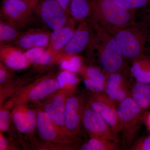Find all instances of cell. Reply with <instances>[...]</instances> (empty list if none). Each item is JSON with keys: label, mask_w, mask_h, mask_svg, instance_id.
Masks as SVG:
<instances>
[{"label": "cell", "mask_w": 150, "mask_h": 150, "mask_svg": "<svg viewBox=\"0 0 150 150\" xmlns=\"http://www.w3.org/2000/svg\"><path fill=\"white\" fill-rule=\"evenodd\" d=\"M91 22L94 33L87 49L96 56L98 67L107 75L127 67V62L113 36L98 23Z\"/></svg>", "instance_id": "1"}, {"label": "cell", "mask_w": 150, "mask_h": 150, "mask_svg": "<svg viewBox=\"0 0 150 150\" xmlns=\"http://www.w3.org/2000/svg\"><path fill=\"white\" fill-rule=\"evenodd\" d=\"M100 24L114 38L126 62H132L147 51L150 30L138 21L135 25L125 28Z\"/></svg>", "instance_id": "2"}, {"label": "cell", "mask_w": 150, "mask_h": 150, "mask_svg": "<svg viewBox=\"0 0 150 150\" xmlns=\"http://www.w3.org/2000/svg\"><path fill=\"white\" fill-rule=\"evenodd\" d=\"M92 5L91 21L118 28L129 27L138 23L137 13L122 8L114 0H92Z\"/></svg>", "instance_id": "3"}, {"label": "cell", "mask_w": 150, "mask_h": 150, "mask_svg": "<svg viewBox=\"0 0 150 150\" xmlns=\"http://www.w3.org/2000/svg\"><path fill=\"white\" fill-rule=\"evenodd\" d=\"M144 111L130 96L117 106L118 133L121 135L124 146L130 149L144 115Z\"/></svg>", "instance_id": "4"}, {"label": "cell", "mask_w": 150, "mask_h": 150, "mask_svg": "<svg viewBox=\"0 0 150 150\" xmlns=\"http://www.w3.org/2000/svg\"><path fill=\"white\" fill-rule=\"evenodd\" d=\"M94 33V28L90 21L79 23L71 39L63 49L52 57L50 65L59 63L67 57L78 55L88 49Z\"/></svg>", "instance_id": "5"}, {"label": "cell", "mask_w": 150, "mask_h": 150, "mask_svg": "<svg viewBox=\"0 0 150 150\" xmlns=\"http://www.w3.org/2000/svg\"><path fill=\"white\" fill-rule=\"evenodd\" d=\"M40 0H4L1 15L24 29L32 22Z\"/></svg>", "instance_id": "6"}, {"label": "cell", "mask_w": 150, "mask_h": 150, "mask_svg": "<svg viewBox=\"0 0 150 150\" xmlns=\"http://www.w3.org/2000/svg\"><path fill=\"white\" fill-rule=\"evenodd\" d=\"M86 104L84 99L74 93L69 97L66 102L64 124L67 135L74 141L81 134L82 117Z\"/></svg>", "instance_id": "7"}, {"label": "cell", "mask_w": 150, "mask_h": 150, "mask_svg": "<svg viewBox=\"0 0 150 150\" xmlns=\"http://www.w3.org/2000/svg\"><path fill=\"white\" fill-rule=\"evenodd\" d=\"M132 76L129 67L108 75L103 93L115 102L117 106L124 99L130 96Z\"/></svg>", "instance_id": "8"}, {"label": "cell", "mask_w": 150, "mask_h": 150, "mask_svg": "<svg viewBox=\"0 0 150 150\" xmlns=\"http://www.w3.org/2000/svg\"><path fill=\"white\" fill-rule=\"evenodd\" d=\"M82 125L90 138H98L119 143L115 135L104 119L87 103L84 109Z\"/></svg>", "instance_id": "9"}, {"label": "cell", "mask_w": 150, "mask_h": 150, "mask_svg": "<svg viewBox=\"0 0 150 150\" xmlns=\"http://www.w3.org/2000/svg\"><path fill=\"white\" fill-rule=\"evenodd\" d=\"M35 13L52 31L64 26L71 18L55 0H40Z\"/></svg>", "instance_id": "10"}, {"label": "cell", "mask_w": 150, "mask_h": 150, "mask_svg": "<svg viewBox=\"0 0 150 150\" xmlns=\"http://www.w3.org/2000/svg\"><path fill=\"white\" fill-rule=\"evenodd\" d=\"M87 104L104 119L113 133L118 137L117 105L115 102L104 93L91 92Z\"/></svg>", "instance_id": "11"}, {"label": "cell", "mask_w": 150, "mask_h": 150, "mask_svg": "<svg viewBox=\"0 0 150 150\" xmlns=\"http://www.w3.org/2000/svg\"><path fill=\"white\" fill-rule=\"evenodd\" d=\"M51 33V31L41 28L29 29L25 31L17 40L10 44L25 51L33 48H47Z\"/></svg>", "instance_id": "12"}, {"label": "cell", "mask_w": 150, "mask_h": 150, "mask_svg": "<svg viewBox=\"0 0 150 150\" xmlns=\"http://www.w3.org/2000/svg\"><path fill=\"white\" fill-rule=\"evenodd\" d=\"M0 56L1 62L11 69H23L30 64L24 52L11 44L0 43Z\"/></svg>", "instance_id": "13"}, {"label": "cell", "mask_w": 150, "mask_h": 150, "mask_svg": "<svg viewBox=\"0 0 150 150\" xmlns=\"http://www.w3.org/2000/svg\"><path fill=\"white\" fill-rule=\"evenodd\" d=\"M76 22L71 18L66 25L51 31L47 51L53 57L64 48L74 34Z\"/></svg>", "instance_id": "14"}, {"label": "cell", "mask_w": 150, "mask_h": 150, "mask_svg": "<svg viewBox=\"0 0 150 150\" xmlns=\"http://www.w3.org/2000/svg\"><path fill=\"white\" fill-rule=\"evenodd\" d=\"M36 128L40 137L47 142H60L66 138L68 142H73L61 133L44 111H39L37 113Z\"/></svg>", "instance_id": "15"}, {"label": "cell", "mask_w": 150, "mask_h": 150, "mask_svg": "<svg viewBox=\"0 0 150 150\" xmlns=\"http://www.w3.org/2000/svg\"><path fill=\"white\" fill-rule=\"evenodd\" d=\"M78 73L83 78L85 85L91 91L104 92L108 75L99 67L83 64Z\"/></svg>", "instance_id": "16"}, {"label": "cell", "mask_w": 150, "mask_h": 150, "mask_svg": "<svg viewBox=\"0 0 150 150\" xmlns=\"http://www.w3.org/2000/svg\"><path fill=\"white\" fill-rule=\"evenodd\" d=\"M37 113L34 110L20 105L13 110L12 118L18 131L23 134H30L36 128Z\"/></svg>", "instance_id": "17"}, {"label": "cell", "mask_w": 150, "mask_h": 150, "mask_svg": "<svg viewBox=\"0 0 150 150\" xmlns=\"http://www.w3.org/2000/svg\"><path fill=\"white\" fill-rule=\"evenodd\" d=\"M59 88L56 80L52 78L45 77L35 83L24 96L25 99L30 101L40 100L54 93Z\"/></svg>", "instance_id": "18"}, {"label": "cell", "mask_w": 150, "mask_h": 150, "mask_svg": "<svg viewBox=\"0 0 150 150\" xmlns=\"http://www.w3.org/2000/svg\"><path fill=\"white\" fill-rule=\"evenodd\" d=\"M131 63L130 73L135 81L150 83V51H147Z\"/></svg>", "instance_id": "19"}, {"label": "cell", "mask_w": 150, "mask_h": 150, "mask_svg": "<svg viewBox=\"0 0 150 150\" xmlns=\"http://www.w3.org/2000/svg\"><path fill=\"white\" fill-rule=\"evenodd\" d=\"M92 14V0H71L69 14L76 22L89 20Z\"/></svg>", "instance_id": "20"}, {"label": "cell", "mask_w": 150, "mask_h": 150, "mask_svg": "<svg viewBox=\"0 0 150 150\" xmlns=\"http://www.w3.org/2000/svg\"><path fill=\"white\" fill-rule=\"evenodd\" d=\"M25 31L24 29L0 15V43H13Z\"/></svg>", "instance_id": "21"}, {"label": "cell", "mask_w": 150, "mask_h": 150, "mask_svg": "<svg viewBox=\"0 0 150 150\" xmlns=\"http://www.w3.org/2000/svg\"><path fill=\"white\" fill-rule=\"evenodd\" d=\"M130 97L142 110L150 109V83L135 81L131 88Z\"/></svg>", "instance_id": "22"}, {"label": "cell", "mask_w": 150, "mask_h": 150, "mask_svg": "<svg viewBox=\"0 0 150 150\" xmlns=\"http://www.w3.org/2000/svg\"><path fill=\"white\" fill-rule=\"evenodd\" d=\"M24 53L30 64L42 66L51 64L52 56L48 53L46 48H31L25 51Z\"/></svg>", "instance_id": "23"}, {"label": "cell", "mask_w": 150, "mask_h": 150, "mask_svg": "<svg viewBox=\"0 0 150 150\" xmlns=\"http://www.w3.org/2000/svg\"><path fill=\"white\" fill-rule=\"evenodd\" d=\"M118 6L127 10L135 12L138 15L150 11V0H114Z\"/></svg>", "instance_id": "24"}, {"label": "cell", "mask_w": 150, "mask_h": 150, "mask_svg": "<svg viewBox=\"0 0 150 150\" xmlns=\"http://www.w3.org/2000/svg\"><path fill=\"white\" fill-rule=\"evenodd\" d=\"M82 150H117L119 149L118 143L103 139L91 138L80 148Z\"/></svg>", "instance_id": "25"}, {"label": "cell", "mask_w": 150, "mask_h": 150, "mask_svg": "<svg viewBox=\"0 0 150 150\" xmlns=\"http://www.w3.org/2000/svg\"><path fill=\"white\" fill-rule=\"evenodd\" d=\"M56 80L59 84V88H76L79 82V78L75 73L64 70L58 75Z\"/></svg>", "instance_id": "26"}, {"label": "cell", "mask_w": 150, "mask_h": 150, "mask_svg": "<svg viewBox=\"0 0 150 150\" xmlns=\"http://www.w3.org/2000/svg\"><path fill=\"white\" fill-rule=\"evenodd\" d=\"M59 63L62 69L74 73H79L83 64L81 58L78 55L67 57Z\"/></svg>", "instance_id": "27"}, {"label": "cell", "mask_w": 150, "mask_h": 150, "mask_svg": "<svg viewBox=\"0 0 150 150\" xmlns=\"http://www.w3.org/2000/svg\"><path fill=\"white\" fill-rule=\"evenodd\" d=\"M129 150H150V135L143 137L133 144Z\"/></svg>", "instance_id": "28"}, {"label": "cell", "mask_w": 150, "mask_h": 150, "mask_svg": "<svg viewBox=\"0 0 150 150\" xmlns=\"http://www.w3.org/2000/svg\"><path fill=\"white\" fill-rule=\"evenodd\" d=\"M11 114L7 110H2L0 112V129L1 131H7L9 127Z\"/></svg>", "instance_id": "29"}, {"label": "cell", "mask_w": 150, "mask_h": 150, "mask_svg": "<svg viewBox=\"0 0 150 150\" xmlns=\"http://www.w3.org/2000/svg\"><path fill=\"white\" fill-rule=\"evenodd\" d=\"M138 22L145 27L150 30V11L139 16Z\"/></svg>", "instance_id": "30"}, {"label": "cell", "mask_w": 150, "mask_h": 150, "mask_svg": "<svg viewBox=\"0 0 150 150\" xmlns=\"http://www.w3.org/2000/svg\"><path fill=\"white\" fill-rule=\"evenodd\" d=\"M9 75L8 71L6 69L5 67H4L3 64H1V66H0V82L1 83L4 82L6 78Z\"/></svg>", "instance_id": "31"}, {"label": "cell", "mask_w": 150, "mask_h": 150, "mask_svg": "<svg viewBox=\"0 0 150 150\" xmlns=\"http://www.w3.org/2000/svg\"><path fill=\"white\" fill-rule=\"evenodd\" d=\"M55 1L63 8L65 11L69 14V8L71 0H55Z\"/></svg>", "instance_id": "32"}, {"label": "cell", "mask_w": 150, "mask_h": 150, "mask_svg": "<svg viewBox=\"0 0 150 150\" xmlns=\"http://www.w3.org/2000/svg\"><path fill=\"white\" fill-rule=\"evenodd\" d=\"M8 146V143L5 138L1 134L0 137V150H4L6 149Z\"/></svg>", "instance_id": "33"}, {"label": "cell", "mask_w": 150, "mask_h": 150, "mask_svg": "<svg viewBox=\"0 0 150 150\" xmlns=\"http://www.w3.org/2000/svg\"><path fill=\"white\" fill-rule=\"evenodd\" d=\"M147 125L148 127V128L149 129L150 131V112L148 114L147 118L146 119Z\"/></svg>", "instance_id": "34"}, {"label": "cell", "mask_w": 150, "mask_h": 150, "mask_svg": "<svg viewBox=\"0 0 150 150\" xmlns=\"http://www.w3.org/2000/svg\"><path fill=\"white\" fill-rule=\"evenodd\" d=\"M148 49H149V50L150 51V47H148Z\"/></svg>", "instance_id": "35"}, {"label": "cell", "mask_w": 150, "mask_h": 150, "mask_svg": "<svg viewBox=\"0 0 150 150\" xmlns=\"http://www.w3.org/2000/svg\"><path fill=\"white\" fill-rule=\"evenodd\" d=\"M149 41H150V36L149 38Z\"/></svg>", "instance_id": "36"}, {"label": "cell", "mask_w": 150, "mask_h": 150, "mask_svg": "<svg viewBox=\"0 0 150 150\" xmlns=\"http://www.w3.org/2000/svg\"><path fill=\"white\" fill-rule=\"evenodd\" d=\"M2 1H4V0H2Z\"/></svg>", "instance_id": "37"}]
</instances>
